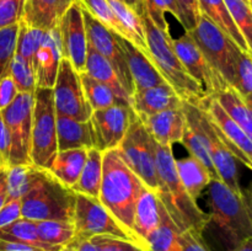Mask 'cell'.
<instances>
[{
	"mask_svg": "<svg viewBox=\"0 0 252 251\" xmlns=\"http://www.w3.org/2000/svg\"><path fill=\"white\" fill-rule=\"evenodd\" d=\"M21 216V199L7 198L6 203L0 209V228L14 223Z\"/></svg>",
	"mask_w": 252,
	"mask_h": 251,
	"instance_id": "7dc6e473",
	"label": "cell"
},
{
	"mask_svg": "<svg viewBox=\"0 0 252 251\" xmlns=\"http://www.w3.org/2000/svg\"><path fill=\"white\" fill-rule=\"evenodd\" d=\"M58 30L61 33L63 57L70 62L78 73H84L89 42L84 24L83 7L79 0L64 12L58 24Z\"/></svg>",
	"mask_w": 252,
	"mask_h": 251,
	"instance_id": "2e32d148",
	"label": "cell"
},
{
	"mask_svg": "<svg viewBox=\"0 0 252 251\" xmlns=\"http://www.w3.org/2000/svg\"><path fill=\"white\" fill-rule=\"evenodd\" d=\"M182 102L184 100L169 84L134 91L132 95V107L138 117L155 115L170 108H179Z\"/></svg>",
	"mask_w": 252,
	"mask_h": 251,
	"instance_id": "7402d4cb",
	"label": "cell"
},
{
	"mask_svg": "<svg viewBox=\"0 0 252 251\" xmlns=\"http://www.w3.org/2000/svg\"><path fill=\"white\" fill-rule=\"evenodd\" d=\"M161 2L164 4L165 10H166L167 12H170V14L174 15L177 19V21L182 25V14L177 0H161Z\"/></svg>",
	"mask_w": 252,
	"mask_h": 251,
	"instance_id": "816d5d0a",
	"label": "cell"
},
{
	"mask_svg": "<svg viewBox=\"0 0 252 251\" xmlns=\"http://www.w3.org/2000/svg\"><path fill=\"white\" fill-rule=\"evenodd\" d=\"M88 150L85 148L58 150L48 171L57 177L63 185L73 187L78 181L84 165H85Z\"/></svg>",
	"mask_w": 252,
	"mask_h": 251,
	"instance_id": "d4e9b609",
	"label": "cell"
},
{
	"mask_svg": "<svg viewBox=\"0 0 252 251\" xmlns=\"http://www.w3.org/2000/svg\"><path fill=\"white\" fill-rule=\"evenodd\" d=\"M79 75H80L81 85H83L85 97L90 107L93 108V111L102 110V108L111 107V106L118 105V103H127L121 100L110 86L91 78L85 71L79 73Z\"/></svg>",
	"mask_w": 252,
	"mask_h": 251,
	"instance_id": "836d02e7",
	"label": "cell"
},
{
	"mask_svg": "<svg viewBox=\"0 0 252 251\" xmlns=\"http://www.w3.org/2000/svg\"><path fill=\"white\" fill-rule=\"evenodd\" d=\"M197 2L202 15L207 16L213 24H216L229 38L238 44L239 48L250 53L248 44L236 27L224 0H197Z\"/></svg>",
	"mask_w": 252,
	"mask_h": 251,
	"instance_id": "83f0119b",
	"label": "cell"
},
{
	"mask_svg": "<svg viewBox=\"0 0 252 251\" xmlns=\"http://www.w3.org/2000/svg\"><path fill=\"white\" fill-rule=\"evenodd\" d=\"M6 73H9L12 80L15 81L19 93H34L36 90L34 70L31 64L27 63L20 54H14L9 66H7Z\"/></svg>",
	"mask_w": 252,
	"mask_h": 251,
	"instance_id": "f35d334b",
	"label": "cell"
},
{
	"mask_svg": "<svg viewBox=\"0 0 252 251\" xmlns=\"http://www.w3.org/2000/svg\"><path fill=\"white\" fill-rule=\"evenodd\" d=\"M249 1V4H250V6H251V9H252V0H248Z\"/></svg>",
	"mask_w": 252,
	"mask_h": 251,
	"instance_id": "680465c9",
	"label": "cell"
},
{
	"mask_svg": "<svg viewBox=\"0 0 252 251\" xmlns=\"http://www.w3.org/2000/svg\"><path fill=\"white\" fill-rule=\"evenodd\" d=\"M83 16L89 44L110 62L111 65L117 73L123 88L132 97V95L134 94V85H133L132 78H130L125 51L120 42V34L101 24L85 7H83Z\"/></svg>",
	"mask_w": 252,
	"mask_h": 251,
	"instance_id": "7c38bea8",
	"label": "cell"
},
{
	"mask_svg": "<svg viewBox=\"0 0 252 251\" xmlns=\"http://www.w3.org/2000/svg\"><path fill=\"white\" fill-rule=\"evenodd\" d=\"M26 0H0V29L19 24Z\"/></svg>",
	"mask_w": 252,
	"mask_h": 251,
	"instance_id": "7bdbcfd3",
	"label": "cell"
},
{
	"mask_svg": "<svg viewBox=\"0 0 252 251\" xmlns=\"http://www.w3.org/2000/svg\"><path fill=\"white\" fill-rule=\"evenodd\" d=\"M103 171V152L91 148L88 150L85 165H84L78 181L71 189L75 193L86 194V196L98 198L102 182Z\"/></svg>",
	"mask_w": 252,
	"mask_h": 251,
	"instance_id": "f1b7e54d",
	"label": "cell"
},
{
	"mask_svg": "<svg viewBox=\"0 0 252 251\" xmlns=\"http://www.w3.org/2000/svg\"><path fill=\"white\" fill-rule=\"evenodd\" d=\"M196 105V103H194ZM198 106V105H197ZM198 118L199 125L203 129L207 138V147H208L209 155L213 161L216 171L220 181H223L226 186L234 192L239 194H243V189L239 182V171L236 166V157L230 153V150L224 145L219 135L217 134V130L214 129L213 125L207 117L204 111L198 106Z\"/></svg>",
	"mask_w": 252,
	"mask_h": 251,
	"instance_id": "e0dca14e",
	"label": "cell"
},
{
	"mask_svg": "<svg viewBox=\"0 0 252 251\" xmlns=\"http://www.w3.org/2000/svg\"><path fill=\"white\" fill-rule=\"evenodd\" d=\"M41 167L33 164L12 165L7 169V188L9 198L21 199L36 182Z\"/></svg>",
	"mask_w": 252,
	"mask_h": 251,
	"instance_id": "e575fe53",
	"label": "cell"
},
{
	"mask_svg": "<svg viewBox=\"0 0 252 251\" xmlns=\"http://www.w3.org/2000/svg\"><path fill=\"white\" fill-rule=\"evenodd\" d=\"M244 199H245V203H246V207H248V211H249V214H250V218L252 220V184L251 186L249 187V189L246 192H244Z\"/></svg>",
	"mask_w": 252,
	"mask_h": 251,
	"instance_id": "11a10c76",
	"label": "cell"
},
{
	"mask_svg": "<svg viewBox=\"0 0 252 251\" xmlns=\"http://www.w3.org/2000/svg\"><path fill=\"white\" fill-rule=\"evenodd\" d=\"M182 14V27L186 31H191L198 24L201 17L197 0H177Z\"/></svg>",
	"mask_w": 252,
	"mask_h": 251,
	"instance_id": "f6af8a7d",
	"label": "cell"
},
{
	"mask_svg": "<svg viewBox=\"0 0 252 251\" xmlns=\"http://www.w3.org/2000/svg\"><path fill=\"white\" fill-rule=\"evenodd\" d=\"M228 251H252V236Z\"/></svg>",
	"mask_w": 252,
	"mask_h": 251,
	"instance_id": "db71d44e",
	"label": "cell"
},
{
	"mask_svg": "<svg viewBox=\"0 0 252 251\" xmlns=\"http://www.w3.org/2000/svg\"><path fill=\"white\" fill-rule=\"evenodd\" d=\"M63 58L61 33L58 26L44 32L43 38L34 57V76L36 88L53 89L59 69V63Z\"/></svg>",
	"mask_w": 252,
	"mask_h": 251,
	"instance_id": "ac0fdd59",
	"label": "cell"
},
{
	"mask_svg": "<svg viewBox=\"0 0 252 251\" xmlns=\"http://www.w3.org/2000/svg\"><path fill=\"white\" fill-rule=\"evenodd\" d=\"M186 32L191 34L212 68L230 85L234 79V64L239 49L238 44L202 14L196 27Z\"/></svg>",
	"mask_w": 252,
	"mask_h": 251,
	"instance_id": "52a82bcc",
	"label": "cell"
},
{
	"mask_svg": "<svg viewBox=\"0 0 252 251\" xmlns=\"http://www.w3.org/2000/svg\"><path fill=\"white\" fill-rule=\"evenodd\" d=\"M73 223L75 226V238L73 241L89 240L96 235H112L134 241L100 199L86 194L76 193Z\"/></svg>",
	"mask_w": 252,
	"mask_h": 251,
	"instance_id": "30bf717a",
	"label": "cell"
},
{
	"mask_svg": "<svg viewBox=\"0 0 252 251\" xmlns=\"http://www.w3.org/2000/svg\"><path fill=\"white\" fill-rule=\"evenodd\" d=\"M224 111L250 135L252 139V108L230 85L212 95Z\"/></svg>",
	"mask_w": 252,
	"mask_h": 251,
	"instance_id": "4dcf8cb0",
	"label": "cell"
},
{
	"mask_svg": "<svg viewBox=\"0 0 252 251\" xmlns=\"http://www.w3.org/2000/svg\"><path fill=\"white\" fill-rule=\"evenodd\" d=\"M252 54V9L246 0H224Z\"/></svg>",
	"mask_w": 252,
	"mask_h": 251,
	"instance_id": "ab89813d",
	"label": "cell"
},
{
	"mask_svg": "<svg viewBox=\"0 0 252 251\" xmlns=\"http://www.w3.org/2000/svg\"><path fill=\"white\" fill-rule=\"evenodd\" d=\"M0 239L26 244V245L42 249L43 251H58L63 248V246L49 245L46 241L42 240L37 230L36 221L26 218H20L14 223L0 228Z\"/></svg>",
	"mask_w": 252,
	"mask_h": 251,
	"instance_id": "f546056e",
	"label": "cell"
},
{
	"mask_svg": "<svg viewBox=\"0 0 252 251\" xmlns=\"http://www.w3.org/2000/svg\"><path fill=\"white\" fill-rule=\"evenodd\" d=\"M9 198V188H7V169L0 167V209L2 208Z\"/></svg>",
	"mask_w": 252,
	"mask_h": 251,
	"instance_id": "f907efd6",
	"label": "cell"
},
{
	"mask_svg": "<svg viewBox=\"0 0 252 251\" xmlns=\"http://www.w3.org/2000/svg\"><path fill=\"white\" fill-rule=\"evenodd\" d=\"M213 125L217 134L236 160L252 170V139L212 96L197 103Z\"/></svg>",
	"mask_w": 252,
	"mask_h": 251,
	"instance_id": "4fadbf2b",
	"label": "cell"
},
{
	"mask_svg": "<svg viewBox=\"0 0 252 251\" xmlns=\"http://www.w3.org/2000/svg\"><path fill=\"white\" fill-rule=\"evenodd\" d=\"M175 162H176L177 174L185 189L197 202L202 192L207 189L209 182L213 180L211 174L198 159L191 155L176 160Z\"/></svg>",
	"mask_w": 252,
	"mask_h": 251,
	"instance_id": "4316f807",
	"label": "cell"
},
{
	"mask_svg": "<svg viewBox=\"0 0 252 251\" xmlns=\"http://www.w3.org/2000/svg\"><path fill=\"white\" fill-rule=\"evenodd\" d=\"M154 149L159 177L157 194L170 218L181 233L189 229L204 233L208 225L209 216L185 189L177 174L176 159L172 148L158 144L154 140Z\"/></svg>",
	"mask_w": 252,
	"mask_h": 251,
	"instance_id": "7a4b0ae2",
	"label": "cell"
},
{
	"mask_svg": "<svg viewBox=\"0 0 252 251\" xmlns=\"http://www.w3.org/2000/svg\"><path fill=\"white\" fill-rule=\"evenodd\" d=\"M162 203L157 192L145 187L137 202L133 221V235L139 246L147 250V240L161 219Z\"/></svg>",
	"mask_w": 252,
	"mask_h": 251,
	"instance_id": "ffe728a7",
	"label": "cell"
},
{
	"mask_svg": "<svg viewBox=\"0 0 252 251\" xmlns=\"http://www.w3.org/2000/svg\"><path fill=\"white\" fill-rule=\"evenodd\" d=\"M0 251H43L42 249L34 246L26 245V244L15 243V241L2 240L0 239Z\"/></svg>",
	"mask_w": 252,
	"mask_h": 251,
	"instance_id": "681fc988",
	"label": "cell"
},
{
	"mask_svg": "<svg viewBox=\"0 0 252 251\" xmlns=\"http://www.w3.org/2000/svg\"><path fill=\"white\" fill-rule=\"evenodd\" d=\"M33 94L19 93L16 98L2 110L1 116L10 135V166L32 164L31 152Z\"/></svg>",
	"mask_w": 252,
	"mask_h": 251,
	"instance_id": "9c48e42d",
	"label": "cell"
},
{
	"mask_svg": "<svg viewBox=\"0 0 252 251\" xmlns=\"http://www.w3.org/2000/svg\"><path fill=\"white\" fill-rule=\"evenodd\" d=\"M70 245H73L76 249V251H98V249L91 243V240H76L71 241Z\"/></svg>",
	"mask_w": 252,
	"mask_h": 251,
	"instance_id": "f5cc1de1",
	"label": "cell"
},
{
	"mask_svg": "<svg viewBox=\"0 0 252 251\" xmlns=\"http://www.w3.org/2000/svg\"><path fill=\"white\" fill-rule=\"evenodd\" d=\"M134 10L139 15L142 21L150 61L161 74L162 78L176 91L182 100L189 101L196 105L206 100L208 97L207 94L189 75L180 62L175 52L174 43H172L174 38L170 34V30L159 29L153 22L144 5V0H142L134 7Z\"/></svg>",
	"mask_w": 252,
	"mask_h": 251,
	"instance_id": "3957f363",
	"label": "cell"
},
{
	"mask_svg": "<svg viewBox=\"0 0 252 251\" xmlns=\"http://www.w3.org/2000/svg\"><path fill=\"white\" fill-rule=\"evenodd\" d=\"M19 90L9 73L0 78V112L7 107L16 98Z\"/></svg>",
	"mask_w": 252,
	"mask_h": 251,
	"instance_id": "bcb514c9",
	"label": "cell"
},
{
	"mask_svg": "<svg viewBox=\"0 0 252 251\" xmlns=\"http://www.w3.org/2000/svg\"><path fill=\"white\" fill-rule=\"evenodd\" d=\"M76 193L48 170L42 169L36 182L21 198L22 218L31 220L73 221Z\"/></svg>",
	"mask_w": 252,
	"mask_h": 251,
	"instance_id": "5b68a950",
	"label": "cell"
},
{
	"mask_svg": "<svg viewBox=\"0 0 252 251\" xmlns=\"http://www.w3.org/2000/svg\"><path fill=\"white\" fill-rule=\"evenodd\" d=\"M10 166V135L0 113V167L9 169Z\"/></svg>",
	"mask_w": 252,
	"mask_h": 251,
	"instance_id": "c3c4849f",
	"label": "cell"
},
{
	"mask_svg": "<svg viewBox=\"0 0 252 251\" xmlns=\"http://www.w3.org/2000/svg\"><path fill=\"white\" fill-rule=\"evenodd\" d=\"M19 24L0 29V78L6 74L7 66L16 52Z\"/></svg>",
	"mask_w": 252,
	"mask_h": 251,
	"instance_id": "60d3db41",
	"label": "cell"
},
{
	"mask_svg": "<svg viewBox=\"0 0 252 251\" xmlns=\"http://www.w3.org/2000/svg\"><path fill=\"white\" fill-rule=\"evenodd\" d=\"M107 1L110 2L113 12L118 17L126 31L128 32V34H129V41L149 57L144 30H143L142 21H140V17L137 14V11L133 7H130L129 5L126 4L125 1H121V0H107Z\"/></svg>",
	"mask_w": 252,
	"mask_h": 251,
	"instance_id": "d6a6232c",
	"label": "cell"
},
{
	"mask_svg": "<svg viewBox=\"0 0 252 251\" xmlns=\"http://www.w3.org/2000/svg\"><path fill=\"white\" fill-rule=\"evenodd\" d=\"M79 2L81 4V6L85 7L95 19H97L107 29L112 30L121 37L129 41V34L122 26L118 17L116 16L107 0H79Z\"/></svg>",
	"mask_w": 252,
	"mask_h": 251,
	"instance_id": "8d00e7d4",
	"label": "cell"
},
{
	"mask_svg": "<svg viewBox=\"0 0 252 251\" xmlns=\"http://www.w3.org/2000/svg\"><path fill=\"white\" fill-rule=\"evenodd\" d=\"M120 42L125 51L126 61H127L130 78L134 85V91L167 84L144 52H142L132 42L121 36Z\"/></svg>",
	"mask_w": 252,
	"mask_h": 251,
	"instance_id": "44dd1931",
	"label": "cell"
},
{
	"mask_svg": "<svg viewBox=\"0 0 252 251\" xmlns=\"http://www.w3.org/2000/svg\"><path fill=\"white\" fill-rule=\"evenodd\" d=\"M58 251H76V249L74 248L73 245H70V244H68V245L63 246V248H62L61 250H58Z\"/></svg>",
	"mask_w": 252,
	"mask_h": 251,
	"instance_id": "6f0895ef",
	"label": "cell"
},
{
	"mask_svg": "<svg viewBox=\"0 0 252 251\" xmlns=\"http://www.w3.org/2000/svg\"><path fill=\"white\" fill-rule=\"evenodd\" d=\"M85 73L89 74L91 78L101 81L110 86L116 95L125 102L129 103L132 106V97L128 95L126 89L123 88L117 73L115 71L113 66L111 65L110 62L101 56L96 49L89 44L88 47V56H86V64H85Z\"/></svg>",
	"mask_w": 252,
	"mask_h": 251,
	"instance_id": "484cf974",
	"label": "cell"
},
{
	"mask_svg": "<svg viewBox=\"0 0 252 251\" xmlns=\"http://www.w3.org/2000/svg\"><path fill=\"white\" fill-rule=\"evenodd\" d=\"M44 32L46 31H43V30L29 26L22 20L19 22V33H17L16 52L15 53L20 54L27 63L31 64L32 68H33L34 57L38 51Z\"/></svg>",
	"mask_w": 252,
	"mask_h": 251,
	"instance_id": "74e56055",
	"label": "cell"
},
{
	"mask_svg": "<svg viewBox=\"0 0 252 251\" xmlns=\"http://www.w3.org/2000/svg\"><path fill=\"white\" fill-rule=\"evenodd\" d=\"M121 1H123V0H121Z\"/></svg>",
	"mask_w": 252,
	"mask_h": 251,
	"instance_id": "91938a15",
	"label": "cell"
},
{
	"mask_svg": "<svg viewBox=\"0 0 252 251\" xmlns=\"http://www.w3.org/2000/svg\"><path fill=\"white\" fill-rule=\"evenodd\" d=\"M98 251H145L134 241L112 235H96L90 239Z\"/></svg>",
	"mask_w": 252,
	"mask_h": 251,
	"instance_id": "b9f144b4",
	"label": "cell"
},
{
	"mask_svg": "<svg viewBox=\"0 0 252 251\" xmlns=\"http://www.w3.org/2000/svg\"><path fill=\"white\" fill-rule=\"evenodd\" d=\"M37 230L42 240L53 246H65L75 238L73 221L39 220L36 221Z\"/></svg>",
	"mask_w": 252,
	"mask_h": 251,
	"instance_id": "d590c367",
	"label": "cell"
},
{
	"mask_svg": "<svg viewBox=\"0 0 252 251\" xmlns=\"http://www.w3.org/2000/svg\"><path fill=\"white\" fill-rule=\"evenodd\" d=\"M144 188L142 180L123 159L120 148L103 152L102 182L98 199L134 241L135 207Z\"/></svg>",
	"mask_w": 252,
	"mask_h": 251,
	"instance_id": "6da1fadb",
	"label": "cell"
},
{
	"mask_svg": "<svg viewBox=\"0 0 252 251\" xmlns=\"http://www.w3.org/2000/svg\"><path fill=\"white\" fill-rule=\"evenodd\" d=\"M56 113L79 122L90 121L93 108L89 105L81 85L80 75L66 58H62L53 86Z\"/></svg>",
	"mask_w": 252,
	"mask_h": 251,
	"instance_id": "8fae6325",
	"label": "cell"
},
{
	"mask_svg": "<svg viewBox=\"0 0 252 251\" xmlns=\"http://www.w3.org/2000/svg\"><path fill=\"white\" fill-rule=\"evenodd\" d=\"M123 1H125L127 5H129L130 7H133V9H134V7L137 6V5L139 4L142 0H123Z\"/></svg>",
	"mask_w": 252,
	"mask_h": 251,
	"instance_id": "9f6ffc18",
	"label": "cell"
},
{
	"mask_svg": "<svg viewBox=\"0 0 252 251\" xmlns=\"http://www.w3.org/2000/svg\"><path fill=\"white\" fill-rule=\"evenodd\" d=\"M180 243L182 251H212L203 239V233L189 229L180 233Z\"/></svg>",
	"mask_w": 252,
	"mask_h": 251,
	"instance_id": "ee69618b",
	"label": "cell"
},
{
	"mask_svg": "<svg viewBox=\"0 0 252 251\" xmlns=\"http://www.w3.org/2000/svg\"><path fill=\"white\" fill-rule=\"evenodd\" d=\"M180 233L169 213L162 204L161 219L158 228L150 234L147 240L148 251H182Z\"/></svg>",
	"mask_w": 252,
	"mask_h": 251,
	"instance_id": "1f68e13d",
	"label": "cell"
},
{
	"mask_svg": "<svg viewBox=\"0 0 252 251\" xmlns=\"http://www.w3.org/2000/svg\"><path fill=\"white\" fill-rule=\"evenodd\" d=\"M150 137L160 145L171 147L184 140L186 116L184 108H170L150 116L138 117Z\"/></svg>",
	"mask_w": 252,
	"mask_h": 251,
	"instance_id": "d6986e66",
	"label": "cell"
},
{
	"mask_svg": "<svg viewBox=\"0 0 252 251\" xmlns=\"http://www.w3.org/2000/svg\"><path fill=\"white\" fill-rule=\"evenodd\" d=\"M172 43L184 68L186 69L189 75L203 89L208 97L229 85L212 68L189 32H185V34H182L180 38L172 39Z\"/></svg>",
	"mask_w": 252,
	"mask_h": 251,
	"instance_id": "9a60e30c",
	"label": "cell"
},
{
	"mask_svg": "<svg viewBox=\"0 0 252 251\" xmlns=\"http://www.w3.org/2000/svg\"><path fill=\"white\" fill-rule=\"evenodd\" d=\"M209 221L214 226L226 251L252 236V220L246 207L244 193L239 194L220 180H212L208 187Z\"/></svg>",
	"mask_w": 252,
	"mask_h": 251,
	"instance_id": "277c9868",
	"label": "cell"
},
{
	"mask_svg": "<svg viewBox=\"0 0 252 251\" xmlns=\"http://www.w3.org/2000/svg\"><path fill=\"white\" fill-rule=\"evenodd\" d=\"M78 0H26L22 21L34 29L48 30L58 26L64 12Z\"/></svg>",
	"mask_w": 252,
	"mask_h": 251,
	"instance_id": "603a6c76",
	"label": "cell"
},
{
	"mask_svg": "<svg viewBox=\"0 0 252 251\" xmlns=\"http://www.w3.org/2000/svg\"><path fill=\"white\" fill-rule=\"evenodd\" d=\"M246 1H248V0H246ZM248 2H249V1H248Z\"/></svg>",
	"mask_w": 252,
	"mask_h": 251,
	"instance_id": "94428289",
	"label": "cell"
},
{
	"mask_svg": "<svg viewBox=\"0 0 252 251\" xmlns=\"http://www.w3.org/2000/svg\"><path fill=\"white\" fill-rule=\"evenodd\" d=\"M120 150L128 166L138 175L145 187L157 192L159 177L157 171L154 139L150 137L138 117L128 128L120 145Z\"/></svg>",
	"mask_w": 252,
	"mask_h": 251,
	"instance_id": "ba28073f",
	"label": "cell"
},
{
	"mask_svg": "<svg viewBox=\"0 0 252 251\" xmlns=\"http://www.w3.org/2000/svg\"><path fill=\"white\" fill-rule=\"evenodd\" d=\"M137 117V113L128 103H118L93 111L90 121L95 132L96 149L106 152L120 148L128 128Z\"/></svg>",
	"mask_w": 252,
	"mask_h": 251,
	"instance_id": "5bb4252c",
	"label": "cell"
},
{
	"mask_svg": "<svg viewBox=\"0 0 252 251\" xmlns=\"http://www.w3.org/2000/svg\"><path fill=\"white\" fill-rule=\"evenodd\" d=\"M58 150L95 148V132L91 121L79 122L66 116L57 115Z\"/></svg>",
	"mask_w": 252,
	"mask_h": 251,
	"instance_id": "cb8c5ba5",
	"label": "cell"
},
{
	"mask_svg": "<svg viewBox=\"0 0 252 251\" xmlns=\"http://www.w3.org/2000/svg\"><path fill=\"white\" fill-rule=\"evenodd\" d=\"M57 153V113L53 89L36 88L33 93L30 159L37 167L48 170Z\"/></svg>",
	"mask_w": 252,
	"mask_h": 251,
	"instance_id": "8992f818",
	"label": "cell"
}]
</instances>
